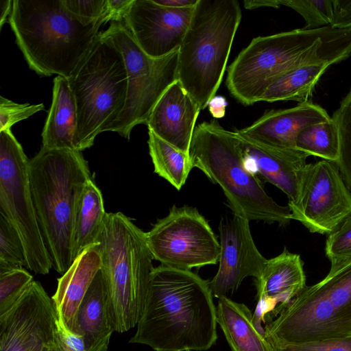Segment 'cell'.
Here are the masks:
<instances>
[{"instance_id": "obj_25", "label": "cell", "mask_w": 351, "mask_h": 351, "mask_svg": "<svg viewBox=\"0 0 351 351\" xmlns=\"http://www.w3.org/2000/svg\"><path fill=\"white\" fill-rule=\"evenodd\" d=\"M106 215L101 192L90 178L82 191L75 211L71 238L73 261L86 249L97 245Z\"/></svg>"}, {"instance_id": "obj_32", "label": "cell", "mask_w": 351, "mask_h": 351, "mask_svg": "<svg viewBox=\"0 0 351 351\" xmlns=\"http://www.w3.org/2000/svg\"><path fill=\"white\" fill-rule=\"evenodd\" d=\"M280 5L299 13L305 21V29L329 26L332 18V0H278Z\"/></svg>"}, {"instance_id": "obj_39", "label": "cell", "mask_w": 351, "mask_h": 351, "mask_svg": "<svg viewBox=\"0 0 351 351\" xmlns=\"http://www.w3.org/2000/svg\"><path fill=\"white\" fill-rule=\"evenodd\" d=\"M60 336L65 351H88L82 335L69 332L58 323Z\"/></svg>"}, {"instance_id": "obj_38", "label": "cell", "mask_w": 351, "mask_h": 351, "mask_svg": "<svg viewBox=\"0 0 351 351\" xmlns=\"http://www.w3.org/2000/svg\"><path fill=\"white\" fill-rule=\"evenodd\" d=\"M108 21L123 22L134 0H107Z\"/></svg>"}, {"instance_id": "obj_16", "label": "cell", "mask_w": 351, "mask_h": 351, "mask_svg": "<svg viewBox=\"0 0 351 351\" xmlns=\"http://www.w3.org/2000/svg\"><path fill=\"white\" fill-rule=\"evenodd\" d=\"M219 269L209 282L213 296L218 298L234 291L248 276L258 279L267 261L253 240L250 221L234 214L219 226Z\"/></svg>"}, {"instance_id": "obj_2", "label": "cell", "mask_w": 351, "mask_h": 351, "mask_svg": "<svg viewBox=\"0 0 351 351\" xmlns=\"http://www.w3.org/2000/svg\"><path fill=\"white\" fill-rule=\"evenodd\" d=\"M351 55V29L325 26L297 29L252 40L228 69L226 86L238 101L250 106L278 77L296 67L330 65Z\"/></svg>"}, {"instance_id": "obj_17", "label": "cell", "mask_w": 351, "mask_h": 351, "mask_svg": "<svg viewBox=\"0 0 351 351\" xmlns=\"http://www.w3.org/2000/svg\"><path fill=\"white\" fill-rule=\"evenodd\" d=\"M303 265L300 256L286 247L278 256L267 260L256 280L258 304L252 315L253 324L261 333H265L261 323H265L266 316L278 315L306 287Z\"/></svg>"}, {"instance_id": "obj_31", "label": "cell", "mask_w": 351, "mask_h": 351, "mask_svg": "<svg viewBox=\"0 0 351 351\" xmlns=\"http://www.w3.org/2000/svg\"><path fill=\"white\" fill-rule=\"evenodd\" d=\"M33 281V276L23 267L0 272V317L16 304Z\"/></svg>"}, {"instance_id": "obj_36", "label": "cell", "mask_w": 351, "mask_h": 351, "mask_svg": "<svg viewBox=\"0 0 351 351\" xmlns=\"http://www.w3.org/2000/svg\"><path fill=\"white\" fill-rule=\"evenodd\" d=\"M62 2L70 12L84 21L92 22L103 18L108 21L107 0H62Z\"/></svg>"}, {"instance_id": "obj_22", "label": "cell", "mask_w": 351, "mask_h": 351, "mask_svg": "<svg viewBox=\"0 0 351 351\" xmlns=\"http://www.w3.org/2000/svg\"><path fill=\"white\" fill-rule=\"evenodd\" d=\"M77 324L88 351H107L114 330L108 292L100 269L80 305Z\"/></svg>"}, {"instance_id": "obj_4", "label": "cell", "mask_w": 351, "mask_h": 351, "mask_svg": "<svg viewBox=\"0 0 351 351\" xmlns=\"http://www.w3.org/2000/svg\"><path fill=\"white\" fill-rule=\"evenodd\" d=\"M34 205L53 267L64 274L73 261L71 238L76 206L91 178L81 152L41 147L29 161Z\"/></svg>"}, {"instance_id": "obj_7", "label": "cell", "mask_w": 351, "mask_h": 351, "mask_svg": "<svg viewBox=\"0 0 351 351\" xmlns=\"http://www.w3.org/2000/svg\"><path fill=\"white\" fill-rule=\"evenodd\" d=\"M242 13L237 0H198L178 50V77L200 110L222 82Z\"/></svg>"}, {"instance_id": "obj_27", "label": "cell", "mask_w": 351, "mask_h": 351, "mask_svg": "<svg viewBox=\"0 0 351 351\" xmlns=\"http://www.w3.org/2000/svg\"><path fill=\"white\" fill-rule=\"evenodd\" d=\"M149 152L154 172L180 190L185 184L192 167L189 154L148 131Z\"/></svg>"}, {"instance_id": "obj_33", "label": "cell", "mask_w": 351, "mask_h": 351, "mask_svg": "<svg viewBox=\"0 0 351 351\" xmlns=\"http://www.w3.org/2000/svg\"><path fill=\"white\" fill-rule=\"evenodd\" d=\"M325 253L330 269L351 258V215L328 235Z\"/></svg>"}, {"instance_id": "obj_34", "label": "cell", "mask_w": 351, "mask_h": 351, "mask_svg": "<svg viewBox=\"0 0 351 351\" xmlns=\"http://www.w3.org/2000/svg\"><path fill=\"white\" fill-rule=\"evenodd\" d=\"M45 110L43 104H30L14 102L0 97V131L11 130L15 123L26 119L38 112Z\"/></svg>"}, {"instance_id": "obj_20", "label": "cell", "mask_w": 351, "mask_h": 351, "mask_svg": "<svg viewBox=\"0 0 351 351\" xmlns=\"http://www.w3.org/2000/svg\"><path fill=\"white\" fill-rule=\"evenodd\" d=\"M329 119L323 108L307 101L290 108L268 111L250 126L236 131L260 144L295 149L296 136L302 129Z\"/></svg>"}, {"instance_id": "obj_14", "label": "cell", "mask_w": 351, "mask_h": 351, "mask_svg": "<svg viewBox=\"0 0 351 351\" xmlns=\"http://www.w3.org/2000/svg\"><path fill=\"white\" fill-rule=\"evenodd\" d=\"M0 351H65L53 300L39 282L0 317Z\"/></svg>"}, {"instance_id": "obj_28", "label": "cell", "mask_w": 351, "mask_h": 351, "mask_svg": "<svg viewBox=\"0 0 351 351\" xmlns=\"http://www.w3.org/2000/svg\"><path fill=\"white\" fill-rule=\"evenodd\" d=\"M295 149L336 162L339 157V137L332 117L302 129L296 136Z\"/></svg>"}, {"instance_id": "obj_21", "label": "cell", "mask_w": 351, "mask_h": 351, "mask_svg": "<svg viewBox=\"0 0 351 351\" xmlns=\"http://www.w3.org/2000/svg\"><path fill=\"white\" fill-rule=\"evenodd\" d=\"M101 267L100 254L93 245L78 256L58 279L57 289L51 299L59 325L65 330L80 335L77 324L78 309Z\"/></svg>"}, {"instance_id": "obj_6", "label": "cell", "mask_w": 351, "mask_h": 351, "mask_svg": "<svg viewBox=\"0 0 351 351\" xmlns=\"http://www.w3.org/2000/svg\"><path fill=\"white\" fill-rule=\"evenodd\" d=\"M96 247L114 330L128 331L139 321L154 269L145 232L122 213H107Z\"/></svg>"}, {"instance_id": "obj_23", "label": "cell", "mask_w": 351, "mask_h": 351, "mask_svg": "<svg viewBox=\"0 0 351 351\" xmlns=\"http://www.w3.org/2000/svg\"><path fill=\"white\" fill-rule=\"evenodd\" d=\"M77 117L67 77L53 79L52 101L42 132L43 147L77 151L75 141Z\"/></svg>"}, {"instance_id": "obj_8", "label": "cell", "mask_w": 351, "mask_h": 351, "mask_svg": "<svg viewBox=\"0 0 351 351\" xmlns=\"http://www.w3.org/2000/svg\"><path fill=\"white\" fill-rule=\"evenodd\" d=\"M67 79L77 110L75 149L82 152L93 145L125 106L128 82L123 55L100 32Z\"/></svg>"}, {"instance_id": "obj_11", "label": "cell", "mask_w": 351, "mask_h": 351, "mask_svg": "<svg viewBox=\"0 0 351 351\" xmlns=\"http://www.w3.org/2000/svg\"><path fill=\"white\" fill-rule=\"evenodd\" d=\"M29 161L11 130L0 131V215L14 228L22 241L26 267L45 275L53 267L34 205Z\"/></svg>"}, {"instance_id": "obj_40", "label": "cell", "mask_w": 351, "mask_h": 351, "mask_svg": "<svg viewBox=\"0 0 351 351\" xmlns=\"http://www.w3.org/2000/svg\"><path fill=\"white\" fill-rule=\"evenodd\" d=\"M228 101L224 97L214 96L208 102L207 107L211 115L216 119L222 118L226 114Z\"/></svg>"}, {"instance_id": "obj_13", "label": "cell", "mask_w": 351, "mask_h": 351, "mask_svg": "<svg viewBox=\"0 0 351 351\" xmlns=\"http://www.w3.org/2000/svg\"><path fill=\"white\" fill-rule=\"evenodd\" d=\"M288 206L291 219L328 235L351 215V192L337 164L322 160L304 167L296 198Z\"/></svg>"}, {"instance_id": "obj_18", "label": "cell", "mask_w": 351, "mask_h": 351, "mask_svg": "<svg viewBox=\"0 0 351 351\" xmlns=\"http://www.w3.org/2000/svg\"><path fill=\"white\" fill-rule=\"evenodd\" d=\"M237 133L248 168L258 178L284 192L288 204L293 202L309 155L296 149L260 144Z\"/></svg>"}, {"instance_id": "obj_29", "label": "cell", "mask_w": 351, "mask_h": 351, "mask_svg": "<svg viewBox=\"0 0 351 351\" xmlns=\"http://www.w3.org/2000/svg\"><path fill=\"white\" fill-rule=\"evenodd\" d=\"M332 119L336 123L339 137V157L335 163L351 192V90Z\"/></svg>"}, {"instance_id": "obj_1", "label": "cell", "mask_w": 351, "mask_h": 351, "mask_svg": "<svg viewBox=\"0 0 351 351\" xmlns=\"http://www.w3.org/2000/svg\"><path fill=\"white\" fill-rule=\"evenodd\" d=\"M209 282L190 270L154 267L131 343L155 351H204L216 341L217 315Z\"/></svg>"}, {"instance_id": "obj_5", "label": "cell", "mask_w": 351, "mask_h": 351, "mask_svg": "<svg viewBox=\"0 0 351 351\" xmlns=\"http://www.w3.org/2000/svg\"><path fill=\"white\" fill-rule=\"evenodd\" d=\"M189 157L192 169H200L221 188L234 214L249 221L289 223V206L276 202L248 168L236 131L224 129L215 120L202 122L195 128Z\"/></svg>"}, {"instance_id": "obj_41", "label": "cell", "mask_w": 351, "mask_h": 351, "mask_svg": "<svg viewBox=\"0 0 351 351\" xmlns=\"http://www.w3.org/2000/svg\"><path fill=\"white\" fill-rule=\"evenodd\" d=\"M156 3L173 8L195 7L198 0H153Z\"/></svg>"}, {"instance_id": "obj_24", "label": "cell", "mask_w": 351, "mask_h": 351, "mask_svg": "<svg viewBox=\"0 0 351 351\" xmlns=\"http://www.w3.org/2000/svg\"><path fill=\"white\" fill-rule=\"evenodd\" d=\"M217 322L232 351H274L265 335L252 322L251 311L243 304L227 296L219 298Z\"/></svg>"}, {"instance_id": "obj_19", "label": "cell", "mask_w": 351, "mask_h": 351, "mask_svg": "<svg viewBox=\"0 0 351 351\" xmlns=\"http://www.w3.org/2000/svg\"><path fill=\"white\" fill-rule=\"evenodd\" d=\"M200 109L178 80L162 94L146 125L148 131L189 154Z\"/></svg>"}, {"instance_id": "obj_3", "label": "cell", "mask_w": 351, "mask_h": 351, "mask_svg": "<svg viewBox=\"0 0 351 351\" xmlns=\"http://www.w3.org/2000/svg\"><path fill=\"white\" fill-rule=\"evenodd\" d=\"M108 22L84 21L62 0H13L8 23L29 67L41 76L69 77Z\"/></svg>"}, {"instance_id": "obj_26", "label": "cell", "mask_w": 351, "mask_h": 351, "mask_svg": "<svg viewBox=\"0 0 351 351\" xmlns=\"http://www.w3.org/2000/svg\"><path fill=\"white\" fill-rule=\"evenodd\" d=\"M329 66L322 62L300 66L287 71L269 86L260 101L291 100L299 104L308 101L315 84Z\"/></svg>"}, {"instance_id": "obj_35", "label": "cell", "mask_w": 351, "mask_h": 351, "mask_svg": "<svg viewBox=\"0 0 351 351\" xmlns=\"http://www.w3.org/2000/svg\"><path fill=\"white\" fill-rule=\"evenodd\" d=\"M272 347L274 351H351V336Z\"/></svg>"}, {"instance_id": "obj_15", "label": "cell", "mask_w": 351, "mask_h": 351, "mask_svg": "<svg viewBox=\"0 0 351 351\" xmlns=\"http://www.w3.org/2000/svg\"><path fill=\"white\" fill-rule=\"evenodd\" d=\"M194 8H173L153 0H134L123 23L146 54L160 58L178 50Z\"/></svg>"}, {"instance_id": "obj_12", "label": "cell", "mask_w": 351, "mask_h": 351, "mask_svg": "<svg viewBox=\"0 0 351 351\" xmlns=\"http://www.w3.org/2000/svg\"><path fill=\"white\" fill-rule=\"evenodd\" d=\"M145 238L153 258L167 267L190 270L219 262L220 243L193 207L173 206L145 232Z\"/></svg>"}, {"instance_id": "obj_9", "label": "cell", "mask_w": 351, "mask_h": 351, "mask_svg": "<svg viewBox=\"0 0 351 351\" xmlns=\"http://www.w3.org/2000/svg\"><path fill=\"white\" fill-rule=\"evenodd\" d=\"M264 329L272 346L351 336V258L306 286Z\"/></svg>"}, {"instance_id": "obj_37", "label": "cell", "mask_w": 351, "mask_h": 351, "mask_svg": "<svg viewBox=\"0 0 351 351\" xmlns=\"http://www.w3.org/2000/svg\"><path fill=\"white\" fill-rule=\"evenodd\" d=\"M332 18L329 26L340 29H351V0H332Z\"/></svg>"}, {"instance_id": "obj_10", "label": "cell", "mask_w": 351, "mask_h": 351, "mask_svg": "<svg viewBox=\"0 0 351 351\" xmlns=\"http://www.w3.org/2000/svg\"><path fill=\"white\" fill-rule=\"evenodd\" d=\"M122 53L128 73L125 106L106 132H114L129 140L132 129L147 124L156 104L178 77V51L160 58L146 54L123 22H112L103 31Z\"/></svg>"}, {"instance_id": "obj_30", "label": "cell", "mask_w": 351, "mask_h": 351, "mask_svg": "<svg viewBox=\"0 0 351 351\" xmlns=\"http://www.w3.org/2000/svg\"><path fill=\"white\" fill-rule=\"evenodd\" d=\"M26 267L24 247L11 223L0 215V272Z\"/></svg>"}, {"instance_id": "obj_42", "label": "cell", "mask_w": 351, "mask_h": 351, "mask_svg": "<svg viewBox=\"0 0 351 351\" xmlns=\"http://www.w3.org/2000/svg\"><path fill=\"white\" fill-rule=\"evenodd\" d=\"M13 0H0V29L3 25L8 21L12 8Z\"/></svg>"}]
</instances>
